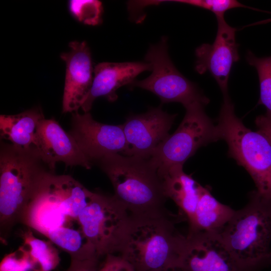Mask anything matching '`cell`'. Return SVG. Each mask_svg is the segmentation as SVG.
Masks as SVG:
<instances>
[{
  "mask_svg": "<svg viewBox=\"0 0 271 271\" xmlns=\"http://www.w3.org/2000/svg\"><path fill=\"white\" fill-rule=\"evenodd\" d=\"M180 266L185 271H246L233 257L218 233L188 234Z\"/></svg>",
  "mask_w": 271,
  "mask_h": 271,
  "instance_id": "4fadbf2b",
  "label": "cell"
},
{
  "mask_svg": "<svg viewBox=\"0 0 271 271\" xmlns=\"http://www.w3.org/2000/svg\"><path fill=\"white\" fill-rule=\"evenodd\" d=\"M99 257L83 260L71 258L69 267L66 271H98L100 266Z\"/></svg>",
  "mask_w": 271,
  "mask_h": 271,
  "instance_id": "484cf974",
  "label": "cell"
},
{
  "mask_svg": "<svg viewBox=\"0 0 271 271\" xmlns=\"http://www.w3.org/2000/svg\"><path fill=\"white\" fill-rule=\"evenodd\" d=\"M45 118L41 110L33 108L15 115H0L1 140L24 148L36 146L39 125Z\"/></svg>",
  "mask_w": 271,
  "mask_h": 271,
  "instance_id": "d6986e66",
  "label": "cell"
},
{
  "mask_svg": "<svg viewBox=\"0 0 271 271\" xmlns=\"http://www.w3.org/2000/svg\"><path fill=\"white\" fill-rule=\"evenodd\" d=\"M55 169L36 146L24 148L1 140L0 236L3 242L13 227L22 223Z\"/></svg>",
  "mask_w": 271,
  "mask_h": 271,
  "instance_id": "6da1fadb",
  "label": "cell"
},
{
  "mask_svg": "<svg viewBox=\"0 0 271 271\" xmlns=\"http://www.w3.org/2000/svg\"><path fill=\"white\" fill-rule=\"evenodd\" d=\"M176 116L161 107L129 115L122 124L126 141L122 155L150 159L157 147L170 135Z\"/></svg>",
  "mask_w": 271,
  "mask_h": 271,
  "instance_id": "8fae6325",
  "label": "cell"
},
{
  "mask_svg": "<svg viewBox=\"0 0 271 271\" xmlns=\"http://www.w3.org/2000/svg\"><path fill=\"white\" fill-rule=\"evenodd\" d=\"M106 175L113 196L130 215L170 213L163 179L150 159L109 154L94 162Z\"/></svg>",
  "mask_w": 271,
  "mask_h": 271,
  "instance_id": "3957f363",
  "label": "cell"
},
{
  "mask_svg": "<svg viewBox=\"0 0 271 271\" xmlns=\"http://www.w3.org/2000/svg\"><path fill=\"white\" fill-rule=\"evenodd\" d=\"M223 97L217 124L220 139L228 145L229 157L249 173L257 192L271 201V145L260 133L246 127L235 115L229 96Z\"/></svg>",
  "mask_w": 271,
  "mask_h": 271,
  "instance_id": "8992f818",
  "label": "cell"
},
{
  "mask_svg": "<svg viewBox=\"0 0 271 271\" xmlns=\"http://www.w3.org/2000/svg\"><path fill=\"white\" fill-rule=\"evenodd\" d=\"M128 217L113 195L93 192L78 220L85 237L101 256L117 252Z\"/></svg>",
  "mask_w": 271,
  "mask_h": 271,
  "instance_id": "9c48e42d",
  "label": "cell"
},
{
  "mask_svg": "<svg viewBox=\"0 0 271 271\" xmlns=\"http://www.w3.org/2000/svg\"><path fill=\"white\" fill-rule=\"evenodd\" d=\"M163 179L167 197L173 200L190 224L198 204L201 185L184 172L183 166L171 168Z\"/></svg>",
  "mask_w": 271,
  "mask_h": 271,
  "instance_id": "ac0fdd59",
  "label": "cell"
},
{
  "mask_svg": "<svg viewBox=\"0 0 271 271\" xmlns=\"http://www.w3.org/2000/svg\"><path fill=\"white\" fill-rule=\"evenodd\" d=\"M151 67V74L142 80H135L128 86L139 87L152 92L162 103L179 102L184 107L196 102L206 105L209 99L198 87L184 77L172 62L168 52L167 38L152 45L146 55Z\"/></svg>",
  "mask_w": 271,
  "mask_h": 271,
  "instance_id": "ba28073f",
  "label": "cell"
},
{
  "mask_svg": "<svg viewBox=\"0 0 271 271\" xmlns=\"http://www.w3.org/2000/svg\"><path fill=\"white\" fill-rule=\"evenodd\" d=\"M235 210L216 199L208 187L200 185L199 199L188 234L218 233L226 224Z\"/></svg>",
  "mask_w": 271,
  "mask_h": 271,
  "instance_id": "e0dca14e",
  "label": "cell"
},
{
  "mask_svg": "<svg viewBox=\"0 0 271 271\" xmlns=\"http://www.w3.org/2000/svg\"><path fill=\"white\" fill-rule=\"evenodd\" d=\"M89 161L109 154H123L126 141L122 124L109 125L95 120L90 112H72L68 131Z\"/></svg>",
  "mask_w": 271,
  "mask_h": 271,
  "instance_id": "30bf717a",
  "label": "cell"
},
{
  "mask_svg": "<svg viewBox=\"0 0 271 271\" xmlns=\"http://www.w3.org/2000/svg\"><path fill=\"white\" fill-rule=\"evenodd\" d=\"M182 3L202 8L215 14L216 17H224L227 11L237 8H248L236 0H175L165 1Z\"/></svg>",
  "mask_w": 271,
  "mask_h": 271,
  "instance_id": "cb8c5ba5",
  "label": "cell"
},
{
  "mask_svg": "<svg viewBox=\"0 0 271 271\" xmlns=\"http://www.w3.org/2000/svg\"><path fill=\"white\" fill-rule=\"evenodd\" d=\"M171 213L129 215L117 248L136 271L180 266L187 237L175 226Z\"/></svg>",
  "mask_w": 271,
  "mask_h": 271,
  "instance_id": "7a4b0ae2",
  "label": "cell"
},
{
  "mask_svg": "<svg viewBox=\"0 0 271 271\" xmlns=\"http://www.w3.org/2000/svg\"><path fill=\"white\" fill-rule=\"evenodd\" d=\"M93 194L71 176L53 173L28 208L21 224L46 236L54 230L78 222Z\"/></svg>",
  "mask_w": 271,
  "mask_h": 271,
  "instance_id": "5b68a950",
  "label": "cell"
},
{
  "mask_svg": "<svg viewBox=\"0 0 271 271\" xmlns=\"http://www.w3.org/2000/svg\"><path fill=\"white\" fill-rule=\"evenodd\" d=\"M218 234L246 271H259L271 265V201L256 190L251 192L246 205L235 211Z\"/></svg>",
  "mask_w": 271,
  "mask_h": 271,
  "instance_id": "277c9868",
  "label": "cell"
},
{
  "mask_svg": "<svg viewBox=\"0 0 271 271\" xmlns=\"http://www.w3.org/2000/svg\"><path fill=\"white\" fill-rule=\"evenodd\" d=\"M70 51L60 55L66 64L62 110L77 111L89 92L93 82L92 58L85 42L69 43Z\"/></svg>",
  "mask_w": 271,
  "mask_h": 271,
  "instance_id": "5bb4252c",
  "label": "cell"
},
{
  "mask_svg": "<svg viewBox=\"0 0 271 271\" xmlns=\"http://www.w3.org/2000/svg\"><path fill=\"white\" fill-rule=\"evenodd\" d=\"M216 19L217 31L213 44H203L195 50V70L200 74L209 72L225 97L229 96L228 83L231 68L239 59L238 45L235 40L236 29L227 23L224 17Z\"/></svg>",
  "mask_w": 271,
  "mask_h": 271,
  "instance_id": "7c38bea8",
  "label": "cell"
},
{
  "mask_svg": "<svg viewBox=\"0 0 271 271\" xmlns=\"http://www.w3.org/2000/svg\"><path fill=\"white\" fill-rule=\"evenodd\" d=\"M69 8L74 18L84 24L95 26L100 22L103 9L100 1L71 0Z\"/></svg>",
  "mask_w": 271,
  "mask_h": 271,
  "instance_id": "7402d4cb",
  "label": "cell"
},
{
  "mask_svg": "<svg viewBox=\"0 0 271 271\" xmlns=\"http://www.w3.org/2000/svg\"><path fill=\"white\" fill-rule=\"evenodd\" d=\"M205 105L196 102L185 107V115L177 129L150 158L162 179L173 167L183 166L200 148L221 140L217 125L205 113Z\"/></svg>",
  "mask_w": 271,
  "mask_h": 271,
  "instance_id": "52a82bcc",
  "label": "cell"
},
{
  "mask_svg": "<svg viewBox=\"0 0 271 271\" xmlns=\"http://www.w3.org/2000/svg\"><path fill=\"white\" fill-rule=\"evenodd\" d=\"M0 271H44L38 262L23 246L2 259Z\"/></svg>",
  "mask_w": 271,
  "mask_h": 271,
  "instance_id": "603a6c76",
  "label": "cell"
},
{
  "mask_svg": "<svg viewBox=\"0 0 271 271\" xmlns=\"http://www.w3.org/2000/svg\"><path fill=\"white\" fill-rule=\"evenodd\" d=\"M255 124L257 131L264 137L271 145V118L266 115L256 117Z\"/></svg>",
  "mask_w": 271,
  "mask_h": 271,
  "instance_id": "4316f807",
  "label": "cell"
},
{
  "mask_svg": "<svg viewBox=\"0 0 271 271\" xmlns=\"http://www.w3.org/2000/svg\"><path fill=\"white\" fill-rule=\"evenodd\" d=\"M23 246L39 263L44 271L55 269L60 261L57 250L49 241L36 238L30 228L23 232Z\"/></svg>",
  "mask_w": 271,
  "mask_h": 271,
  "instance_id": "ffe728a7",
  "label": "cell"
},
{
  "mask_svg": "<svg viewBox=\"0 0 271 271\" xmlns=\"http://www.w3.org/2000/svg\"><path fill=\"white\" fill-rule=\"evenodd\" d=\"M151 71L150 64L145 62H101L94 69L91 88L81 108L89 112L93 102L99 97H104L110 102L117 99L116 91L121 86H128L141 73Z\"/></svg>",
  "mask_w": 271,
  "mask_h": 271,
  "instance_id": "2e32d148",
  "label": "cell"
},
{
  "mask_svg": "<svg viewBox=\"0 0 271 271\" xmlns=\"http://www.w3.org/2000/svg\"><path fill=\"white\" fill-rule=\"evenodd\" d=\"M36 147L54 168L59 162L66 166H79L86 169H90L93 166L74 138L53 119L44 118L40 122Z\"/></svg>",
  "mask_w": 271,
  "mask_h": 271,
  "instance_id": "9a60e30c",
  "label": "cell"
},
{
  "mask_svg": "<svg viewBox=\"0 0 271 271\" xmlns=\"http://www.w3.org/2000/svg\"><path fill=\"white\" fill-rule=\"evenodd\" d=\"M98 271H136L133 266L120 255L108 254Z\"/></svg>",
  "mask_w": 271,
  "mask_h": 271,
  "instance_id": "d4e9b609",
  "label": "cell"
},
{
  "mask_svg": "<svg viewBox=\"0 0 271 271\" xmlns=\"http://www.w3.org/2000/svg\"><path fill=\"white\" fill-rule=\"evenodd\" d=\"M157 271H185L181 266H175L163 268Z\"/></svg>",
  "mask_w": 271,
  "mask_h": 271,
  "instance_id": "83f0119b",
  "label": "cell"
},
{
  "mask_svg": "<svg viewBox=\"0 0 271 271\" xmlns=\"http://www.w3.org/2000/svg\"><path fill=\"white\" fill-rule=\"evenodd\" d=\"M246 58L248 63L255 67L258 73L260 90L258 104L265 107V115L271 118V56L259 58L248 51Z\"/></svg>",
  "mask_w": 271,
  "mask_h": 271,
  "instance_id": "44dd1931",
  "label": "cell"
}]
</instances>
